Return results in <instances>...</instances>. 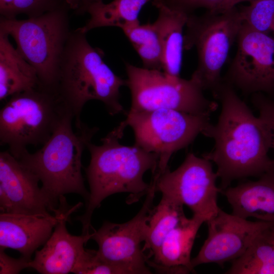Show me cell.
<instances>
[{
  "label": "cell",
  "instance_id": "cell-34",
  "mask_svg": "<svg viewBox=\"0 0 274 274\" xmlns=\"http://www.w3.org/2000/svg\"><path fill=\"white\" fill-rule=\"evenodd\" d=\"M65 2L70 9L73 10L75 13L78 10L79 7L80 0H65Z\"/></svg>",
  "mask_w": 274,
  "mask_h": 274
},
{
  "label": "cell",
  "instance_id": "cell-20",
  "mask_svg": "<svg viewBox=\"0 0 274 274\" xmlns=\"http://www.w3.org/2000/svg\"><path fill=\"white\" fill-rule=\"evenodd\" d=\"M0 31V100L32 89L40 82L34 67Z\"/></svg>",
  "mask_w": 274,
  "mask_h": 274
},
{
  "label": "cell",
  "instance_id": "cell-14",
  "mask_svg": "<svg viewBox=\"0 0 274 274\" xmlns=\"http://www.w3.org/2000/svg\"><path fill=\"white\" fill-rule=\"evenodd\" d=\"M36 175L8 150L0 152L1 213L48 216L57 208Z\"/></svg>",
  "mask_w": 274,
  "mask_h": 274
},
{
  "label": "cell",
  "instance_id": "cell-18",
  "mask_svg": "<svg viewBox=\"0 0 274 274\" xmlns=\"http://www.w3.org/2000/svg\"><path fill=\"white\" fill-rule=\"evenodd\" d=\"M226 198L232 214L244 219L252 217L274 222V170L256 181H247L221 192Z\"/></svg>",
  "mask_w": 274,
  "mask_h": 274
},
{
  "label": "cell",
  "instance_id": "cell-26",
  "mask_svg": "<svg viewBox=\"0 0 274 274\" xmlns=\"http://www.w3.org/2000/svg\"><path fill=\"white\" fill-rule=\"evenodd\" d=\"M72 272L76 274H129L121 266L101 258L96 250L85 249L79 257Z\"/></svg>",
  "mask_w": 274,
  "mask_h": 274
},
{
  "label": "cell",
  "instance_id": "cell-2",
  "mask_svg": "<svg viewBox=\"0 0 274 274\" xmlns=\"http://www.w3.org/2000/svg\"><path fill=\"white\" fill-rule=\"evenodd\" d=\"M122 137L114 128L101 139V144L89 142L86 148L90 154L89 165L85 168L90 195L84 213L77 217L82 225V234H89L94 210L107 197L118 193H129L128 203L138 201L147 195L151 184L144 180V175L157 169V154L133 145L125 146L119 140Z\"/></svg>",
  "mask_w": 274,
  "mask_h": 274
},
{
  "label": "cell",
  "instance_id": "cell-23",
  "mask_svg": "<svg viewBox=\"0 0 274 274\" xmlns=\"http://www.w3.org/2000/svg\"><path fill=\"white\" fill-rule=\"evenodd\" d=\"M121 29L140 57L143 67L162 71V50L153 23L127 26Z\"/></svg>",
  "mask_w": 274,
  "mask_h": 274
},
{
  "label": "cell",
  "instance_id": "cell-29",
  "mask_svg": "<svg viewBox=\"0 0 274 274\" xmlns=\"http://www.w3.org/2000/svg\"><path fill=\"white\" fill-rule=\"evenodd\" d=\"M229 274H274V264L238 258L232 261Z\"/></svg>",
  "mask_w": 274,
  "mask_h": 274
},
{
  "label": "cell",
  "instance_id": "cell-6",
  "mask_svg": "<svg viewBox=\"0 0 274 274\" xmlns=\"http://www.w3.org/2000/svg\"><path fill=\"white\" fill-rule=\"evenodd\" d=\"M66 108L57 94L39 84L10 96L0 111V143L18 158L29 145H43Z\"/></svg>",
  "mask_w": 274,
  "mask_h": 274
},
{
  "label": "cell",
  "instance_id": "cell-9",
  "mask_svg": "<svg viewBox=\"0 0 274 274\" xmlns=\"http://www.w3.org/2000/svg\"><path fill=\"white\" fill-rule=\"evenodd\" d=\"M126 86L130 92V112L171 109L196 115H211L218 104L207 98L194 80L126 62Z\"/></svg>",
  "mask_w": 274,
  "mask_h": 274
},
{
  "label": "cell",
  "instance_id": "cell-11",
  "mask_svg": "<svg viewBox=\"0 0 274 274\" xmlns=\"http://www.w3.org/2000/svg\"><path fill=\"white\" fill-rule=\"evenodd\" d=\"M150 184L151 188L141 209L133 218L123 223L106 221L98 230L92 228L91 239L98 245V256L121 266L129 274L152 273L141 247L145 239L149 214L156 192V184Z\"/></svg>",
  "mask_w": 274,
  "mask_h": 274
},
{
  "label": "cell",
  "instance_id": "cell-12",
  "mask_svg": "<svg viewBox=\"0 0 274 274\" xmlns=\"http://www.w3.org/2000/svg\"><path fill=\"white\" fill-rule=\"evenodd\" d=\"M237 51L223 80L244 93L274 96V38L243 22Z\"/></svg>",
  "mask_w": 274,
  "mask_h": 274
},
{
  "label": "cell",
  "instance_id": "cell-27",
  "mask_svg": "<svg viewBox=\"0 0 274 274\" xmlns=\"http://www.w3.org/2000/svg\"><path fill=\"white\" fill-rule=\"evenodd\" d=\"M239 258L274 264V223L259 233Z\"/></svg>",
  "mask_w": 274,
  "mask_h": 274
},
{
  "label": "cell",
  "instance_id": "cell-32",
  "mask_svg": "<svg viewBox=\"0 0 274 274\" xmlns=\"http://www.w3.org/2000/svg\"><path fill=\"white\" fill-rule=\"evenodd\" d=\"M255 0H223L220 5L213 11V12H220L230 9L243 2L249 3Z\"/></svg>",
  "mask_w": 274,
  "mask_h": 274
},
{
  "label": "cell",
  "instance_id": "cell-19",
  "mask_svg": "<svg viewBox=\"0 0 274 274\" xmlns=\"http://www.w3.org/2000/svg\"><path fill=\"white\" fill-rule=\"evenodd\" d=\"M152 4L158 11L153 24L162 50V71L169 75L180 77L184 50L183 29L189 14L167 6L162 0H155Z\"/></svg>",
  "mask_w": 274,
  "mask_h": 274
},
{
  "label": "cell",
  "instance_id": "cell-16",
  "mask_svg": "<svg viewBox=\"0 0 274 274\" xmlns=\"http://www.w3.org/2000/svg\"><path fill=\"white\" fill-rule=\"evenodd\" d=\"M81 202L70 206L62 214L50 236L42 249L37 250L28 263L31 268L42 274H66L72 272L84 245L91 239L92 233L74 235L66 227L71 214L80 208Z\"/></svg>",
  "mask_w": 274,
  "mask_h": 274
},
{
  "label": "cell",
  "instance_id": "cell-8",
  "mask_svg": "<svg viewBox=\"0 0 274 274\" xmlns=\"http://www.w3.org/2000/svg\"><path fill=\"white\" fill-rule=\"evenodd\" d=\"M236 7L220 12L211 11L188 15L184 34V49L196 48L198 63L191 78L213 95L221 85V70L241 27Z\"/></svg>",
  "mask_w": 274,
  "mask_h": 274
},
{
  "label": "cell",
  "instance_id": "cell-25",
  "mask_svg": "<svg viewBox=\"0 0 274 274\" xmlns=\"http://www.w3.org/2000/svg\"><path fill=\"white\" fill-rule=\"evenodd\" d=\"M66 3L65 0H0V15L6 19L17 18L21 14L37 17Z\"/></svg>",
  "mask_w": 274,
  "mask_h": 274
},
{
  "label": "cell",
  "instance_id": "cell-17",
  "mask_svg": "<svg viewBox=\"0 0 274 274\" xmlns=\"http://www.w3.org/2000/svg\"><path fill=\"white\" fill-rule=\"evenodd\" d=\"M205 220L193 215L185 217L163 239L147 264L156 271L165 273H189L194 271L191 264V250L195 238Z\"/></svg>",
  "mask_w": 274,
  "mask_h": 274
},
{
  "label": "cell",
  "instance_id": "cell-31",
  "mask_svg": "<svg viewBox=\"0 0 274 274\" xmlns=\"http://www.w3.org/2000/svg\"><path fill=\"white\" fill-rule=\"evenodd\" d=\"M5 249L0 248V273L16 274L22 269L28 268V263L22 257L14 258L5 252Z\"/></svg>",
  "mask_w": 274,
  "mask_h": 274
},
{
  "label": "cell",
  "instance_id": "cell-10",
  "mask_svg": "<svg viewBox=\"0 0 274 274\" xmlns=\"http://www.w3.org/2000/svg\"><path fill=\"white\" fill-rule=\"evenodd\" d=\"M218 178L211 161L190 152L177 169L170 171L168 167L158 177L156 191L187 206L193 215L206 222L220 210L217 197L221 189L216 184Z\"/></svg>",
  "mask_w": 274,
  "mask_h": 274
},
{
  "label": "cell",
  "instance_id": "cell-13",
  "mask_svg": "<svg viewBox=\"0 0 274 274\" xmlns=\"http://www.w3.org/2000/svg\"><path fill=\"white\" fill-rule=\"evenodd\" d=\"M208 235L198 254L191 259V264L196 266L233 261L244 254L254 238L274 222L251 221L221 209L217 215L206 222Z\"/></svg>",
  "mask_w": 274,
  "mask_h": 274
},
{
  "label": "cell",
  "instance_id": "cell-22",
  "mask_svg": "<svg viewBox=\"0 0 274 274\" xmlns=\"http://www.w3.org/2000/svg\"><path fill=\"white\" fill-rule=\"evenodd\" d=\"M183 206L171 198L162 196L159 203L151 208L142 248L144 253L149 251L147 260L153 257L166 236L186 217Z\"/></svg>",
  "mask_w": 274,
  "mask_h": 274
},
{
  "label": "cell",
  "instance_id": "cell-3",
  "mask_svg": "<svg viewBox=\"0 0 274 274\" xmlns=\"http://www.w3.org/2000/svg\"><path fill=\"white\" fill-rule=\"evenodd\" d=\"M86 33L72 30L60 63L56 93L73 114L76 127L83 122L80 115L85 104L97 100L111 116L126 114L120 102V89L126 80L117 76L104 59V53L88 42Z\"/></svg>",
  "mask_w": 274,
  "mask_h": 274
},
{
  "label": "cell",
  "instance_id": "cell-21",
  "mask_svg": "<svg viewBox=\"0 0 274 274\" xmlns=\"http://www.w3.org/2000/svg\"><path fill=\"white\" fill-rule=\"evenodd\" d=\"M155 0H113L91 5L86 13L90 16L85 24L78 28L84 33L94 28L115 26L124 27L140 24L139 15L142 8Z\"/></svg>",
  "mask_w": 274,
  "mask_h": 274
},
{
  "label": "cell",
  "instance_id": "cell-24",
  "mask_svg": "<svg viewBox=\"0 0 274 274\" xmlns=\"http://www.w3.org/2000/svg\"><path fill=\"white\" fill-rule=\"evenodd\" d=\"M243 22L274 38V0H255L239 9Z\"/></svg>",
  "mask_w": 274,
  "mask_h": 274
},
{
  "label": "cell",
  "instance_id": "cell-30",
  "mask_svg": "<svg viewBox=\"0 0 274 274\" xmlns=\"http://www.w3.org/2000/svg\"><path fill=\"white\" fill-rule=\"evenodd\" d=\"M223 0H162L167 6L188 14L194 11L204 8L208 11L214 10Z\"/></svg>",
  "mask_w": 274,
  "mask_h": 274
},
{
  "label": "cell",
  "instance_id": "cell-33",
  "mask_svg": "<svg viewBox=\"0 0 274 274\" xmlns=\"http://www.w3.org/2000/svg\"><path fill=\"white\" fill-rule=\"evenodd\" d=\"M101 2L102 0H80L79 8L75 13L78 15L84 14L91 5Z\"/></svg>",
  "mask_w": 274,
  "mask_h": 274
},
{
  "label": "cell",
  "instance_id": "cell-5",
  "mask_svg": "<svg viewBox=\"0 0 274 274\" xmlns=\"http://www.w3.org/2000/svg\"><path fill=\"white\" fill-rule=\"evenodd\" d=\"M69 10L66 3L37 17H0V31L14 39L17 50L36 70L40 85L56 93L61 57L72 30Z\"/></svg>",
  "mask_w": 274,
  "mask_h": 274
},
{
  "label": "cell",
  "instance_id": "cell-15",
  "mask_svg": "<svg viewBox=\"0 0 274 274\" xmlns=\"http://www.w3.org/2000/svg\"><path fill=\"white\" fill-rule=\"evenodd\" d=\"M69 207L66 200L62 201L54 215L48 216L1 213L0 248L15 249L30 261L32 255L46 243Z\"/></svg>",
  "mask_w": 274,
  "mask_h": 274
},
{
  "label": "cell",
  "instance_id": "cell-1",
  "mask_svg": "<svg viewBox=\"0 0 274 274\" xmlns=\"http://www.w3.org/2000/svg\"><path fill=\"white\" fill-rule=\"evenodd\" d=\"M213 96L220 102L221 112L217 122L211 123L203 133L214 145L202 157L216 164L221 191L234 180L259 178L274 170L273 159L268 155L270 136L263 120L224 80Z\"/></svg>",
  "mask_w": 274,
  "mask_h": 274
},
{
  "label": "cell",
  "instance_id": "cell-7",
  "mask_svg": "<svg viewBox=\"0 0 274 274\" xmlns=\"http://www.w3.org/2000/svg\"><path fill=\"white\" fill-rule=\"evenodd\" d=\"M126 115V119L115 128L123 136L125 129L130 127L134 145L158 155L157 169L152 178L156 180L168 167L172 154L187 147L199 134H203L211 124V115L171 109L128 111Z\"/></svg>",
  "mask_w": 274,
  "mask_h": 274
},
{
  "label": "cell",
  "instance_id": "cell-28",
  "mask_svg": "<svg viewBox=\"0 0 274 274\" xmlns=\"http://www.w3.org/2000/svg\"><path fill=\"white\" fill-rule=\"evenodd\" d=\"M251 101L265 122L270 139L271 149L274 150V99L262 93L252 94ZM274 161V159H273Z\"/></svg>",
  "mask_w": 274,
  "mask_h": 274
},
{
  "label": "cell",
  "instance_id": "cell-4",
  "mask_svg": "<svg viewBox=\"0 0 274 274\" xmlns=\"http://www.w3.org/2000/svg\"><path fill=\"white\" fill-rule=\"evenodd\" d=\"M73 119V114L65 109L42 148L33 153L27 150L18 158L37 176L42 189L57 208L66 194H79L86 202L89 198L82 174L81 159L83 151L99 129L83 123L75 131Z\"/></svg>",
  "mask_w": 274,
  "mask_h": 274
}]
</instances>
